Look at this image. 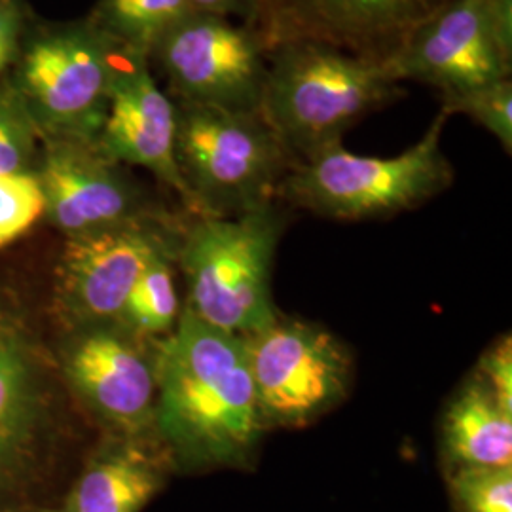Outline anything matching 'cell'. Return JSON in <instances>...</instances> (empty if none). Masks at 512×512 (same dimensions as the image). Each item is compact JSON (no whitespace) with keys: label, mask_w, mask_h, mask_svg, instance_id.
Instances as JSON below:
<instances>
[{"label":"cell","mask_w":512,"mask_h":512,"mask_svg":"<svg viewBox=\"0 0 512 512\" xmlns=\"http://www.w3.org/2000/svg\"><path fill=\"white\" fill-rule=\"evenodd\" d=\"M177 255H164L148 264L129 294L118 323L150 340L169 336L183 313L177 291Z\"/></svg>","instance_id":"cell-19"},{"label":"cell","mask_w":512,"mask_h":512,"mask_svg":"<svg viewBox=\"0 0 512 512\" xmlns=\"http://www.w3.org/2000/svg\"><path fill=\"white\" fill-rule=\"evenodd\" d=\"M175 475L156 435H110L82 461L61 497V512H143Z\"/></svg>","instance_id":"cell-16"},{"label":"cell","mask_w":512,"mask_h":512,"mask_svg":"<svg viewBox=\"0 0 512 512\" xmlns=\"http://www.w3.org/2000/svg\"><path fill=\"white\" fill-rule=\"evenodd\" d=\"M76 408L37 313L0 289V512L61 503L74 476Z\"/></svg>","instance_id":"cell-2"},{"label":"cell","mask_w":512,"mask_h":512,"mask_svg":"<svg viewBox=\"0 0 512 512\" xmlns=\"http://www.w3.org/2000/svg\"><path fill=\"white\" fill-rule=\"evenodd\" d=\"M287 207L268 203L239 217L188 215L177 268L184 306L213 329L247 338L281 315L272 296V268Z\"/></svg>","instance_id":"cell-4"},{"label":"cell","mask_w":512,"mask_h":512,"mask_svg":"<svg viewBox=\"0 0 512 512\" xmlns=\"http://www.w3.org/2000/svg\"><path fill=\"white\" fill-rule=\"evenodd\" d=\"M243 346L266 431L304 429L349 397L351 351L317 323L279 315Z\"/></svg>","instance_id":"cell-8"},{"label":"cell","mask_w":512,"mask_h":512,"mask_svg":"<svg viewBox=\"0 0 512 512\" xmlns=\"http://www.w3.org/2000/svg\"><path fill=\"white\" fill-rule=\"evenodd\" d=\"M128 55L92 18L57 23L19 46L12 84L42 137L97 143Z\"/></svg>","instance_id":"cell-7"},{"label":"cell","mask_w":512,"mask_h":512,"mask_svg":"<svg viewBox=\"0 0 512 512\" xmlns=\"http://www.w3.org/2000/svg\"><path fill=\"white\" fill-rule=\"evenodd\" d=\"M18 50H8V48H0V74L8 69V65L12 61H16Z\"/></svg>","instance_id":"cell-27"},{"label":"cell","mask_w":512,"mask_h":512,"mask_svg":"<svg viewBox=\"0 0 512 512\" xmlns=\"http://www.w3.org/2000/svg\"><path fill=\"white\" fill-rule=\"evenodd\" d=\"M192 4L198 12L217 14L255 27L264 0H192Z\"/></svg>","instance_id":"cell-25"},{"label":"cell","mask_w":512,"mask_h":512,"mask_svg":"<svg viewBox=\"0 0 512 512\" xmlns=\"http://www.w3.org/2000/svg\"><path fill=\"white\" fill-rule=\"evenodd\" d=\"M450 0H264L255 29L268 50L315 40L387 63L425 19Z\"/></svg>","instance_id":"cell-13"},{"label":"cell","mask_w":512,"mask_h":512,"mask_svg":"<svg viewBox=\"0 0 512 512\" xmlns=\"http://www.w3.org/2000/svg\"><path fill=\"white\" fill-rule=\"evenodd\" d=\"M42 135L12 82L0 84V175L35 171Z\"/></svg>","instance_id":"cell-20"},{"label":"cell","mask_w":512,"mask_h":512,"mask_svg":"<svg viewBox=\"0 0 512 512\" xmlns=\"http://www.w3.org/2000/svg\"><path fill=\"white\" fill-rule=\"evenodd\" d=\"M44 217L65 236H82L160 211L124 165L95 143L42 137L37 167Z\"/></svg>","instance_id":"cell-14"},{"label":"cell","mask_w":512,"mask_h":512,"mask_svg":"<svg viewBox=\"0 0 512 512\" xmlns=\"http://www.w3.org/2000/svg\"><path fill=\"white\" fill-rule=\"evenodd\" d=\"M2 512H61L59 505H29V507H18Z\"/></svg>","instance_id":"cell-26"},{"label":"cell","mask_w":512,"mask_h":512,"mask_svg":"<svg viewBox=\"0 0 512 512\" xmlns=\"http://www.w3.org/2000/svg\"><path fill=\"white\" fill-rule=\"evenodd\" d=\"M177 164L188 215L239 217L279 202L294 160L260 112L177 103Z\"/></svg>","instance_id":"cell-6"},{"label":"cell","mask_w":512,"mask_h":512,"mask_svg":"<svg viewBox=\"0 0 512 512\" xmlns=\"http://www.w3.org/2000/svg\"><path fill=\"white\" fill-rule=\"evenodd\" d=\"M401 95L385 63L315 40H287L270 48L260 116L298 164L342 145L348 129Z\"/></svg>","instance_id":"cell-3"},{"label":"cell","mask_w":512,"mask_h":512,"mask_svg":"<svg viewBox=\"0 0 512 512\" xmlns=\"http://www.w3.org/2000/svg\"><path fill=\"white\" fill-rule=\"evenodd\" d=\"M397 82L431 86L442 99L512 74V0H450L393 55Z\"/></svg>","instance_id":"cell-12"},{"label":"cell","mask_w":512,"mask_h":512,"mask_svg":"<svg viewBox=\"0 0 512 512\" xmlns=\"http://www.w3.org/2000/svg\"><path fill=\"white\" fill-rule=\"evenodd\" d=\"M480 378L490 387L495 399L505 410L512 412V340L501 336L486 349L475 366Z\"/></svg>","instance_id":"cell-24"},{"label":"cell","mask_w":512,"mask_h":512,"mask_svg":"<svg viewBox=\"0 0 512 512\" xmlns=\"http://www.w3.org/2000/svg\"><path fill=\"white\" fill-rule=\"evenodd\" d=\"M154 433L175 475L249 471L266 435L243 338L205 325L186 306L160 340Z\"/></svg>","instance_id":"cell-1"},{"label":"cell","mask_w":512,"mask_h":512,"mask_svg":"<svg viewBox=\"0 0 512 512\" xmlns=\"http://www.w3.org/2000/svg\"><path fill=\"white\" fill-rule=\"evenodd\" d=\"M268 46L255 27L194 10L165 35L148 63L177 103L260 112Z\"/></svg>","instance_id":"cell-11"},{"label":"cell","mask_w":512,"mask_h":512,"mask_svg":"<svg viewBox=\"0 0 512 512\" xmlns=\"http://www.w3.org/2000/svg\"><path fill=\"white\" fill-rule=\"evenodd\" d=\"M446 482L456 512H512V465L461 469Z\"/></svg>","instance_id":"cell-21"},{"label":"cell","mask_w":512,"mask_h":512,"mask_svg":"<svg viewBox=\"0 0 512 512\" xmlns=\"http://www.w3.org/2000/svg\"><path fill=\"white\" fill-rule=\"evenodd\" d=\"M44 217V194L35 171L0 175V249L25 236Z\"/></svg>","instance_id":"cell-23"},{"label":"cell","mask_w":512,"mask_h":512,"mask_svg":"<svg viewBox=\"0 0 512 512\" xmlns=\"http://www.w3.org/2000/svg\"><path fill=\"white\" fill-rule=\"evenodd\" d=\"M450 114H465L494 135L507 154L512 152V80H497L471 92L442 99Z\"/></svg>","instance_id":"cell-22"},{"label":"cell","mask_w":512,"mask_h":512,"mask_svg":"<svg viewBox=\"0 0 512 512\" xmlns=\"http://www.w3.org/2000/svg\"><path fill=\"white\" fill-rule=\"evenodd\" d=\"M439 448L444 475L512 465V412L499 404L475 368L442 412Z\"/></svg>","instance_id":"cell-17"},{"label":"cell","mask_w":512,"mask_h":512,"mask_svg":"<svg viewBox=\"0 0 512 512\" xmlns=\"http://www.w3.org/2000/svg\"><path fill=\"white\" fill-rule=\"evenodd\" d=\"M194 10L192 0H99L90 18L126 52L150 59L158 42Z\"/></svg>","instance_id":"cell-18"},{"label":"cell","mask_w":512,"mask_h":512,"mask_svg":"<svg viewBox=\"0 0 512 512\" xmlns=\"http://www.w3.org/2000/svg\"><path fill=\"white\" fill-rule=\"evenodd\" d=\"M95 145L116 164L150 171L188 209L177 164V103L158 86L147 57L129 54L120 67Z\"/></svg>","instance_id":"cell-15"},{"label":"cell","mask_w":512,"mask_h":512,"mask_svg":"<svg viewBox=\"0 0 512 512\" xmlns=\"http://www.w3.org/2000/svg\"><path fill=\"white\" fill-rule=\"evenodd\" d=\"M160 340L122 323L63 330L57 363L74 401L110 435H156Z\"/></svg>","instance_id":"cell-10"},{"label":"cell","mask_w":512,"mask_h":512,"mask_svg":"<svg viewBox=\"0 0 512 512\" xmlns=\"http://www.w3.org/2000/svg\"><path fill=\"white\" fill-rule=\"evenodd\" d=\"M184 219L148 213L65 238L54 277V311L65 329L116 323L150 262L177 255Z\"/></svg>","instance_id":"cell-9"},{"label":"cell","mask_w":512,"mask_h":512,"mask_svg":"<svg viewBox=\"0 0 512 512\" xmlns=\"http://www.w3.org/2000/svg\"><path fill=\"white\" fill-rule=\"evenodd\" d=\"M450 110L439 114L414 147L393 158L359 156L336 145L298 162L279 186L277 200L330 220H380L414 211L454 183V165L442 148Z\"/></svg>","instance_id":"cell-5"}]
</instances>
